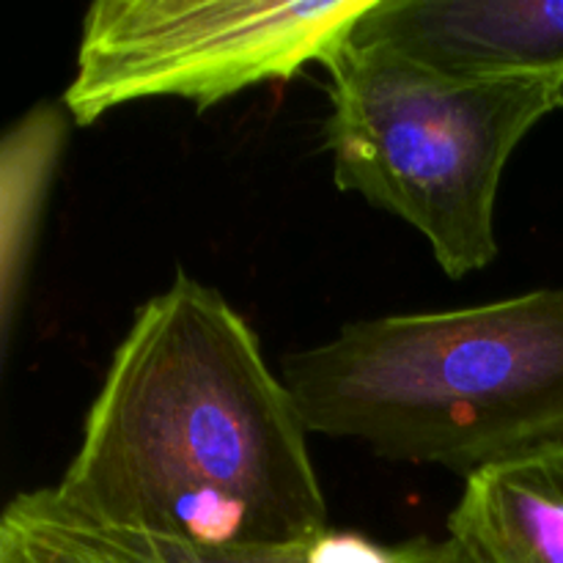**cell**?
Here are the masks:
<instances>
[{
    "mask_svg": "<svg viewBox=\"0 0 563 563\" xmlns=\"http://www.w3.org/2000/svg\"><path fill=\"white\" fill-rule=\"evenodd\" d=\"M308 429L258 335L176 273L115 346L55 498L113 533L251 550L328 531Z\"/></svg>",
    "mask_w": 563,
    "mask_h": 563,
    "instance_id": "1",
    "label": "cell"
},
{
    "mask_svg": "<svg viewBox=\"0 0 563 563\" xmlns=\"http://www.w3.org/2000/svg\"><path fill=\"white\" fill-rule=\"evenodd\" d=\"M280 377L311 434L467 478L563 443V286L350 322Z\"/></svg>",
    "mask_w": 563,
    "mask_h": 563,
    "instance_id": "2",
    "label": "cell"
},
{
    "mask_svg": "<svg viewBox=\"0 0 563 563\" xmlns=\"http://www.w3.org/2000/svg\"><path fill=\"white\" fill-rule=\"evenodd\" d=\"M324 69L335 187L412 225L449 278L489 267L504 170L563 108V77H451L350 42Z\"/></svg>",
    "mask_w": 563,
    "mask_h": 563,
    "instance_id": "3",
    "label": "cell"
},
{
    "mask_svg": "<svg viewBox=\"0 0 563 563\" xmlns=\"http://www.w3.org/2000/svg\"><path fill=\"white\" fill-rule=\"evenodd\" d=\"M374 0H99L82 16L64 108L75 126L179 97L198 113L328 64Z\"/></svg>",
    "mask_w": 563,
    "mask_h": 563,
    "instance_id": "4",
    "label": "cell"
},
{
    "mask_svg": "<svg viewBox=\"0 0 563 563\" xmlns=\"http://www.w3.org/2000/svg\"><path fill=\"white\" fill-rule=\"evenodd\" d=\"M346 42L451 77H563V0H374Z\"/></svg>",
    "mask_w": 563,
    "mask_h": 563,
    "instance_id": "5",
    "label": "cell"
},
{
    "mask_svg": "<svg viewBox=\"0 0 563 563\" xmlns=\"http://www.w3.org/2000/svg\"><path fill=\"white\" fill-rule=\"evenodd\" d=\"M449 539L473 563H563V443L467 476Z\"/></svg>",
    "mask_w": 563,
    "mask_h": 563,
    "instance_id": "6",
    "label": "cell"
},
{
    "mask_svg": "<svg viewBox=\"0 0 563 563\" xmlns=\"http://www.w3.org/2000/svg\"><path fill=\"white\" fill-rule=\"evenodd\" d=\"M71 115L64 102H38L5 130L0 143V350L11 335L25 297L49 187L69 143Z\"/></svg>",
    "mask_w": 563,
    "mask_h": 563,
    "instance_id": "7",
    "label": "cell"
},
{
    "mask_svg": "<svg viewBox=\"0 0 563 563\" xmlns=\"http://www.w3.org/2000/svg\"><path fill=\"white\" fill-rule=\"evenodd\" d=\"M108 533L124 542L146 563H473L465 550L451 539H443V542L410 539L401 544H379L361 533L330 531V528L306 542L251 550H198L190 544L163 542V539Z\"/></svg>",
    "mask_w": 563,
    "mask_h": 563,
    "instance_id": "8",
    "label": "cell"
},
{
    "mask_svg": "<svg viewBox=\"0 0 563 563\" xmlns=\"http://www.w3.org/2000/svg\"><path fill=\"white\" fill-rule=\"evenodd\" d=\"M0 563H146L124 542L82 520L53 487L20 493L0 517Z\"/></svg>",
    "mask_w": 563,
    "mask_h": 563,
    "instance_id": "9",
    "label": "cell"
}]
</instances>
